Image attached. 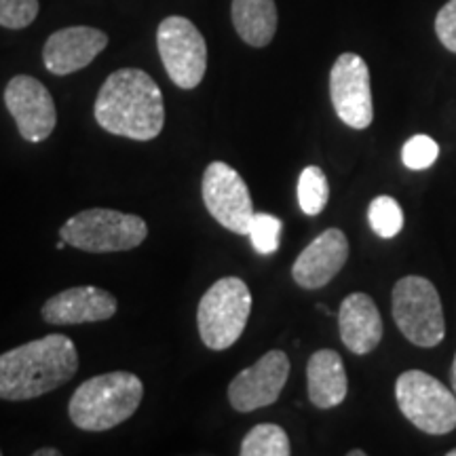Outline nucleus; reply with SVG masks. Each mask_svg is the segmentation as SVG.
Here are the masks:
<instances>
[{
	"label": "nucleus",
	"mask_w": 456,
	"mask_h": 456,
	"mask_svg": "<svg viewBox=\"0 0 456 456\" xmlns=\"http://www.w3.org/2000/svg\"><path fill=\"white\" fill-rule=\"evenodd\" d=\"M94 114L108 134L138 142L155 140L165 125L163 94L151 74L121 68L102 85Z\"/></svg>",
	"instance_id": "1"
},
{
	"label": "nucleus",
	"mask_w": 456,
	"mask_h": 456,
	"mask_svg": "<svg viewBox=\"0 0 456 456\" xmlns=\"http://www.w3.org/2000/svg\"><path fill=\"white\" fill-rule=\"evenodd\" d=\"M78 372V353L64 334L26 342L0 355V399L26 402L66 385Z\"/></svg>",
	"instance_id": "2"
},
{
	"label": "nucleus",
	"mask_w": 456,
	"mask_h": 456,
	"mask_svg": "<svg viewBox=\"0 0 456 456\" xmlns=\"http://www.w3.org/2000/svg\"><path fill=\"white\" fill-rule=\"evenodd\" d=\"M144 397V385L131 372H108L85 380L74 391L68 414L81 431H108L125 423Z\"/></svg>",
	"instance_id": "3"
},
{
	"label": "nucleus",
	"mask_w": 456,
	"mask_h": 456,
	"mask_svg": "<svg viewBox=\"0 0 456 456\" xmlns=\"http://www.w3.org/2000/svg\"><path fill=\"white\" fill-rule=\"evenodd\" d=\"M252 313V292L239 277L216 281L199 302L197 323L205 346L224 351L241 338Z\"/></svg>",
	"instance_id": "4"
},
{
	"label": "nucleus",
	"mask_w": 456,
	"mask_h": 456,
	"mask_svg": "<svg viewBox=\"0 0 456 456\" xmlns=\"http://www.w3.org/2000/svg\"><path fill=\"white\" fill-rule=\"evenodd\" d=\"M60 232L72 248L91 254H106L135 249L148 237V226L135 214L94 208L72 216Z\"/></svg>",
	"instance_id": "5"
},
{
	"label": "nucleus",
	"mask_w": 456,
	"mask_h": 456,
	"mask_svg": "<svg viewBox=\"0 0 456 456\" xmlns=\"http://www.w3.org/2000/svg\"><path fill=\"white\" fill-rule=\"evenodd\" d=\"M393 319L406 338L416 346L431 349L446 336V322L440 294L429 279L408 275L393 288Z\"/></svg>",
	"instance_id": "6"
},
{
	"label": "nucleus",
	"mask_w": 456,
	"mask_h": 456,
	"mask_svg": "<svg viewBox=\"0 0 456 456\" xmlns=\"http://www.w3.org/2000/svg\"><path fill=\"white\" fill-rule=\"evenodd\" d=\"M395 399L416 429L429 436H446L456 429V395L436 376L408 370L397 379Z\"/></svg>",
	"instance_id": "7"
},
{
	"label": "nucleus",
	"mask_w": 456,
	"mask_h": 456,
	"mask_svg": "<svg viewBox=\"0 0 456 456\" xmlns=\"http://www.w3.org/2000/svg\"><path fill=\"white\" fill-rule=\"evenodd\" d=\"M157 47L171 83L180 89H195L208 70V43L191 20L165 17L157 30Z\"/></svg>",
	"instance_id": "8"
},
{
	"label": "nucleus",
	"mask_w": 456,
	"mask_h": 456,
	"mask_svg": "<svg viewBox=\"0 0 456 456\" xmlns=\"http://www.w3.org/2000/svg\"><path fill=\"white\" fill-rule=\"evenodd\" d=\"M203 203L208 212L228 231L249 235L254 220V203L249 188L235 167L214 161L203 174Z\"/></svg>",
	"instance_id": "9"
},
{
	"label": "nucleus",
	"mask_w": 456,
	"mask_h": 456,
	"mask_svg": "<svg viewBox=\"0 0 456 456\" xmlns=\"http://www.w3.org/2000/svg\"><path fill=\"white\" fill-rule=\"evenodd\" d=\"M330 98L338 118L353 129H366L374 121L370 68L357 53H342L330 72Z\"/></svg>",
	"instance_id": "10"
},
{
	"label": "nucleus",
	"mask_w": 456,
	"mask_h": 456,
	"mask_svg": "<svg viewBox=\"0 0 456 456\" xmlns=\"http://www.w3.org/2000/svg\"><path fill=\"white\" fill-rule=\"evenodd\" d=\"M4 106L15 118L20 135L26 142L47 140L57 125L55 102L41 81L28 74H17L4 89Z\"/></svg>",
	"instance_id": "11"
},
{
	"label": "nucleus",
	"mask_w": 456,
	"mask_h": 456,
	"mask_svg": "<svg viewBox=\"0 0 456 456\" xmlns=\"http://www.w3.org/2000/svg\"><path fill=\"white\" fill-rule=\"evenodd\" d=\"M289 376V359L283 351L273 349L252 368H245L228 385V399L237 412H254L275 403Z\"/></svg>",
	"instance_id": "12"
},
{
	"label": "nucleus",
	"mask_w": 456,
	"mask_h": 456,
	"mask_svg": "<svg viewBox=\"0 0 456 456\" xmlns=\"http://www.w3.org/2000/svg\"><path fill=\"white\" fill-rule=\"evenodd\" d=\"M106 32L89 26L61 28L51 34L45 43L43 61L45 68L55 77L83 70L106 49Z\"/></svg>",
	"instance_id": "13"
},
{
	"label": "nucleus",
	"mask_w": 456,
	"mask_h": 456,
	"mask_svg": "<svg viewBox=\"0 0 456 456\" xmlns=\"http://www.w3.org/2000/svg\"><path fill=\"white\" fill-rule=\"evenodd\" d=\"M349 260V239L340 228H328L306 245L292 266L294 281L305 289H319L338 275Z\"/></svg>",
	"instance_id": "14"
},
{
	"label": "nucleus",
	"mask_w": 456,
	"mask_h": 456,
	"mask_svg": "<svg viewBox=\"0 0 456 456\" xmlns=\"http://www.w3.org/2000/svg\"><path fill=\"white\" fill-rule=\"evenodd\" d=\"M117 313V298L95 285L70 288L45 302L43 319L53 326L106 322Z\"/></svg>",
	"instance_id": "15"
},
{
	"label": "nucleus",
	"mask_w": 456,
	"mask_h": 456,
	"mask_svg": "<svg viewBox=\"0 0 456 456\" xmlns=\"http://www.w3.org/2000/svg\"><path fill=\"white\" fill-rule=\"evenodd\" d=\"M340 338L355 355L372 353L383 340V317L368 294L355 292L342 300L338 311Z\"/></svg>",
	"instance_id": "16"
},
{
	"label": "nucleus",
	"mask_w": 456,
	"mask_h": 456,
	"mask_svg": "<svg viewBox=\"0 0 456 456\" xmlns=\"http://www.w3.org/2000/svg\"><path fill=\"white\" fill-rule=\"evenodd\" d=\"M306 383H309V399L319 410L340 406L349 391L345 363L332 349L313 353L306 366Z\"/></svg>",
	"instance_id": "17"
},
{
	"label": "nucleus",
	"mask_w": 456,
	"mask_h": 456,
	"mask_svg": "<svg viewBox=\"0 0 456 456\" xmlns=\"http://www.w3.org/2000/svg\"><path fill=\"white\" fill-rule=\"evenodd\" d=\"M232 24L249 47H266L277 32L275 0H232Z\"/></svg>",
	"instance_id": "18"
},
{
	"label": "nucleus",
	"mask_w": 456,
	"mask_h": 456,
	"mask_svg": "<svg viewBox=\"0 0 456 456\" xmlns=\"http://www.w3.org/2000/svg\"><path fill=\"white\" fill-rule=\"evenodd\" d=\"M241 456H289V437L279 425H256L241 442Z\"/></svg>",
	"instance_id": "19"
},
{
	"label": "nucleus",
	"mask_w": 456,
	"mask_h": 456,
	"mask_svg": "<svg viewBox=\"0 0 456 456\" xmlns=\"http://www.w3.org/2000/svg\"><path fill=\"white\" fill-rule=\"evenodd\" d=\"M330 201V184L326 174L317 165L302 169L298 178V205L306 216H319Z\"/></svg>",
	"instance_id": "20"
},
{
	"label": "nucleus",
	"mask_w": 456,
	"mask_h": 456,
	"mask_svg": "<svg viewBox=\"0 0 456 456\" xmlns=\"http://www.w3.org/2000/svg\"><path fill=\"white\" fill-rule=\"evenodd\" d=\"M368 220L372 231L383 239H393L403 228V212L389 195L376 197L368 208Z\"/></svg>",
	"instance_id": "21"
},
{
	"label": "nucleus",
	"mask_w": 456,
	"mask_h": 456,
	"mask_svg": "<svg viewBox=\"0 0 456 456\" xmlns=\"http://www.w3.org/2000/svg\"><path fill=\"white\" fill-rule=\"evenodd\" d=\"M283 222L271 214H254L252 226H249V241L254 249L262 256H271L279 249V237H281Z\"/></svg>",
	"instance_id": "22"
},
{
	"label": "nucleus",
	"mask_w": 456,
	"mask_h": 456,
	"mask_svg": "<svg viewBox=\"0 0 456 456\" xmlns=\"http://www.w3.org/2000/svg\"><path fill=\"white\" fill-rule=\"evenodd\" d=\"M437 157H440V146H437V142L423 134L410 138L402 148L403 165L414 171L431 167V165L437 161Z\"/></svg>",
	"instance_id": "23"
},
{
	"label": "nucleus",
	"mask_w": 456,
	"mask_h": 456,
	"mask_svg": "<svg viewBox=\"0 0 456 456\" xmlns=\"http://www.w3.org/2000/svg\"><path fill=\"white\" fill-rule=\"evenodd\" d=\"M38 0H0V26L9 30H21L37 20Z\"/></svg>",
	"instance_id": "24"
},
{
	"label": "nucleus",
	"mask_w": 456,
	"mask_h": 456,
	"mask_svg": "<svg viewBox=\"0 0 456 456\" xmlns=\"http://www.w3.org/2000/svg\"><path fill=\"white\" fill-rule=\"evenodd\" d=\"M436 34L448 51L456 53V0H448L436 15Z\"/></svg>",
	"instance_id": "25"
},
{
	"label": "nucleus",
	"mask_w": 456,
	"mask_h": 456,
	"mask_svg": "<svg viewBox=\"0 0 456 456\" xmlns=\"http://www.w3.org/2000/svg\"><path fill=\"white\" fill-rule=\"evenodd\" d=\"M61 452L57 448H41L34 452V456H60Z\"/></svg>",
	"instance_id": "26"
},
{
	"label": "nucleus",
	"mask_w": 456,
	"mask_h": 456,
	"mask_svg": "<svg viewBox=\"0 0 456 456\" xmlns=\"http://www.w3.org/2000/svg\"><path fill=\"white\" fill-rule=\"evenodd\" d=\"M450 380H452V389H454V395H456V355L452 359V368H450Z\"/></svg>",
	"instance_id": "27"
},
{
	"label": "nucleus",
	"mask_w": 456,
	"mask_h": 456,
	"mask_svg": "<svg viewBox=\"0 0 456 456\" xmlns=\"http://www.w3.org/2000/svg\"><path fill=\"white\" fill-rule=\"evenodd\" d=\"M366 452H363V450H351L349 452V456H363Z\"/></svg>",
	"instance_id": "28"
},
{
	"label": "nucleus",
	"mask_w": 456,
	"mask_h": 456,
	"mask_svg": "<svg viewBox=\"0 0 456 456\" xmlns=\"http://www.w3.org/2000/svg\"><path fill=\"white\" fill-rule=\"evenodd\" d=\"M448 456H456V448H454V450H450Z\"/></svg>",
	"instance_id": "29"
}]
</instances>
